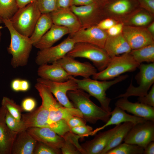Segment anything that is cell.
Here are the masks:
<instances>
[{"label":"cell","mask_w":154,"mask_h":154,"mask_svg":"<svg viewBox=\"0 0 154 154\" xmlns=\"http://www.w3.org/2000/svg\"><path fill=\"white\" fill-rule=\"evenodd\" d=\"M68 97L71 102L81 113L83 118L91 123L98 120L106 123L109 119L111 112H108L93 102L90 95L80 89L69 91Z\"/></svg>","instance_id":"obj_2"},{"label":"cell","mask_w":154,"mask_h":154,"mask_svg":"<svg viewBox=\"0 0 154 154\" xmlns=\"http://www.w3.org/2000/svg\"><path fill=\"white\" fill-rule=\"evenodd\" d=\"M5 120L9 128L14 132L18 133L27 129L24 123L21 120H18L15 118L6 109Z\"/></svg>","instance_id":"obj_36"},{"label":"cell","mask_w":154,"mask_h":154,"mask_svg":"<svg viewBox=\"0 0 154 154\" xmlns=\"http://www.w3.org/2000/svg\"><path fill=\"white\" fill-rule=\"evenodd\" d=\"M144 149L137 145L124 142L111 149L105 154H142Z\"/></svg>","instance_id":"obj_33"},{"label":"cell","mask_w":154,"mask_h":154,"mask_svg":"<svg viewBox=\"0 0 154 154\" xmlns=\"http://www.w3.org/2000/svg\"><path fill=\"white\" fill-rule=\"evenodd\" d=\"M146 28L149 32L154 38V21L149 24Z\"/></svg>","instance_id":"obj_52"},{"label":"cell","mask_w":154,"mask_h":154,"mask_svg":"<svg viewBox=\"0 0 154 154\" xmlns=\"http://www.w3.org/2000/svg\"><path fill=\"white\" fill-rule=\"evenodd\" d=\"M138 68L139 72L135 76L139 86H134L132 80L126 92L117 96L116 98H127L131 96L141 97L145 95L154 82V63L140 64Z\"/></svg>","instance_id":"obj_8"},{"label":"cell","mask_w":154,"mask_h":154,"mask_svg":"<svg viewBox=\"0 0 154 154\" xmlns=\"http://www.w3.org/2000/svg\"><path fill=\"white\" fill-rule=\"evenodd\" d=\"M60 149L52 148L41 142L37 141L33 154H59Z\"/></svg>","instance_id":"obj_38"},{"label":"cell","mask_w":154,"mask_h":154,"mask_svg":"<svg viewBox=\"0 0 154 154\" xmlns=\"http://www.w3.org/2000/svg\"><path fill=\"white\" fill-rule=\"evenodd\" d=\"M139 6L154 15V0H138Z\"/></svg>","instance_id":"obj_43"},{"label":"cell","mask_w":154,"mask_h":154,"mask_svg":"<svg viewBox=\"0 0 154 154\" xmlns=\"http://www.w3.org/2000/svg\"><path fill=\"white\" fill-rule=\"evenodd\" d=\"M27 132L37 141L54 149H60L64 143L62 136L48 127H34L27 128Z\"/></svg>","instance_id":"obj_17"},{"label":"cell","mask_w":154,"mask_h":154,"mask_svg":"<svg viewBox=\"0 0 154 154\" xmlns=\"http://www.w3.org/2000/svg\"><path fill=\"white\" fill-rule=\"evenodd\" d=\"M70 33L67 28L53 24L49 30L33 46L40 50L50 47L63 36Z\"/></svg>","instance_id":"obj_26"},{"label":"cell","mask_w":154,"mask_h":154,"mask_svg":"<svg viewBox=\"0 0 154 154\" xmlns=\"http://www.w3.org/2000/svg\"><path fill=\"white\" fill-rule=\"evenodd\" d=\"M144 154H154V141H152L149 143L144 149Z\"/></svg>","instance_id":"obj_49"},{"label":"cell","mask_w":154,"mask_h":154,"mask_svg":"<svg viewBox=\"0 0 154 154\" xmlns=\"http://www.w3.org/2000/svg\"><path fill=\"white\" fill-rule=\"evenodd\" d=\"M72 77L64 82H56L39 78L37 82L46 86L55 97L57 100L63 106L68 108L74 107L67 95L70 91L78 89L77 84Z\"/></svg>","instance_id":"obj_11"},{"label":"cell","mask_w":154,"mask_h":154,"mask_svg":"<svg viewBox=\"0 0 154 154\" xmlns=\"http://www.w3.org/2000/svg\"><path fill=\"white\" fill-rule=\"evenodd\" d=\"M1 104L14 117L18 120H21V112L23 111L21 106L17 104L13 100L5 96L3 97Z\"/></svg>","instance_id":"obj_35"},{"label":"cell","mask_w":154,"mask_h":154,"mask_svg":"<svg viewBox=\"0 0 154 154\" xmlns=\"http://www.w3.org/2000/svg\"><path fill=\"white\" fill-rule=\"evenodd\" d=\"M86 121L83 118L75 116L70 118L67 121L70 129L71 128L86 125Z\"/></svg>","instance_id":"obj_42"},{"label":"cell","mask_w":154,"mask_h":154,"mask_svg":"<svg viewBox=\"0 0 154 154\" xmlns=\"http://www.w3.org/2000/svg\"><path fill=\"white\" fill-rule=\"evenodd\" d=\"M128 77L127 75H122L114 79L108 81L91 79L89 78L78 79L73 77L78 89L88 92L100 102L101 107L106 112L110 113L111 109L110 106L111 99L107 96L106 92L112 86L121 82Z\"/></svg>","instance_id":"obj_4"},{"label":"cell","mask_w":154,"mask_h":154,"mask_svg":"<svg viewBox=\"0 0 154 154\" xmlns=\"http://www.w3.org/2000/svg\"><path fill=\"white\" fill-rule=\"evenodd\" d=\"M73 5V0H57V9L70 8Z\"/></svg>","instance_id":"obj_46"},{"label":"cell","mask_w":154,"mask_h":154,"mask_svg":"<svg viewBox=\"0 0 154 154\" xmlns=\"http://www.w3.org/2000/svg\"><path fill=\"white\" fill-rule=\"evenodd\" d=\"M6 108L0 107V154H11L14 141L18 133L11 131L5 120Z\"/></svg>","instance_id":"obj_21"},{"label":"cell","mask_w":154,"mask_h":154,"mask_svg":"<svg viewBox=\"0 0 154 154\" xmlns=\"http://www.w3.org/2000/svg\"><path fill=\"white\" fill-rule=\"evenodd\" d=\"M73 58H82L93 63L99 71L104 70L110 61L111 58L103 48L85 42H77L66 55Z\"/></svg>","instance_id":"obj_7"},{"label":"cell","mask_w":154,"mask_h":154,"mask_svg":"<svg viewBox=\"0 0 154 154\" xmlns=\"http://www.w3.org/2000/svg\"><path fill=\"white\" fill-rule=\"evenodd\" d=\"M134 59L140 64L143 62H154V44L132 50L129 53Z\"/></svg>","instance_id":"obj_32"},{"label":"cell","mask_w":154,"mask_h":154,"mask_svg":"<svg viewBox=\"0 0 154 154\" xmlns=\"http://www.w3.org/2000/svg\"><path fill=\"white\" fill-rule=\"evenodd\" d=\"M41 14L36 1L19 8L10 20L17 32L30 37Z\"/></svg>","instance_id":"obj_5"},{"label":"cell","mask_w":154,"mask_h":154,"mask_svg":"<svg viewBox=\"0 0 154 154\" xmlns=\"http://www.w3.org/2000/svg\"><path fill=\"white\" fill-rule=\"evenodd\" d=\"M139 7L138 0H105L103 7L106 18L123 23Z\"/></svg>","instance_id":"obj_10"},{"label":"cell","mask_w":154,"mask_h":154,"mask_svg":"<svg viewBox=\"0 0 154 154\" xmlns=\"http://www.w3.org/2000/svg\"><path fill=\"white\" fill-rule=\"evenodd\" d=\"M134 125L133 123L130 122L120 124L101 154H105L109 150L120 144Z\"/></svg>","instance_id":"obj_30"},{"label":"cell","mask_w":154,"mask_h":154,"mask_svg":"<svg viewBox=\"0 0 154 154\" xmlns=\"http://www.w3.org/2000/svg\"><path fill=\"white\" fill-rule=\"evenodd\" d=\"M53 25L49 13L41 14L29 37L33 45L36 43L49 30Z\"/></svg>","instance_id":"obj_29"},{"label":"cell","mask_w":154,"mask_h":154,"mask_svg":"<svg viewBox=\"0 0 154 154\" xmlns=\"http://www.w3.org/2000/svg\"><path fill=\"white\" fill-rule=\"evenodd\" d=\"M36 104V102L34 98L28 97L23 100L21 107L23 111L30 112L35 109Z\"/></svg>","instance_id":"obj_41"},{"label":"cell","mask_w":154,"mask_h":154,"mask_svg":"<svg viewBox=\"0 0 154 154\" xmlns=\"http://www.w3.org/2000/svg\"><path fill=\"white\" fill-rule=\"evenodd\" d=\"M64 139V143L61 148V153L63 154H84L82 146L78 140L80 136L70 131L62 136Z\"/></svg>","instance_id":"obj_31"},{"label":"cell","mask_w":154,"mask_h":154,"mask_svg":"<svg viewBox=\"0 0 154 154\" xmlns=\"http://www.w3.org/2000/svg\"><path fill=\"white\" fill-rule=\"evenodd\" d=\"M115 106L134 116L147 120L154 121V107L142 103H133L127 98H120L116 102Z\"/></svg>","instance_id":"obj_19"},{"label":"cell","mask_w":154,"mask_h":154,"mask_svg":"<svg viewBox=\"0 0 154 154\" xmlns=\"http://www.w3.org/2000/svg\"><path fill=\"white\" fill-rule=\"evenodd\" d=\"M37 142L26 130L23 131L17 134L11 154H33Z\"/></svg>","instance_id":"obj_25"},{"label":"cell","mask_w":154,"mask_h":154,"mask_svg":"<svg viewBox=\"0 0 154 154\" xmlns=\"http://www.w3.org/2000/svg\"><path fill=\"white\" fill-rule=\"evenodd\" d=\"M57 62L69 75L74 77L89 78L97 72L96 68L90 63L81 62L67 55Z\"/></svg>","instance_id":"obj_15"},{"label":"cell","mask_w":154,"mask_h":154,"mask_svg":"<svg viewBox=\"0 0 154 154\" xmlns=\"http://www.w3.org/2000/svg\"><path fill=\"white\" fill-rule=\"evenodd\" d=\"M53 24L68 29L71 36L82 28L76 15L70 8L57 9L49 13Z\"/></svg>","instance_id":"obj_18"},{"label":"cell","mask_w":154,"mask_h":154,"mask_svg":"<svg viewBox=\"0 0 154 154\" xmlns=\"http://www.w3.org/2000/svg\"><path fill=\"white\" fill-rule=\"evenodd\" d=\"M103 48L111 58L129 53L132 50L122 33L116 36H108Z\"/></svg>","instance_id":"obj_27"},{"label":"cell","mask_w":154,"mask_h":154,"mask_svg":"<svg viewBox=\"0 0 154 154\" xmlns=\"http://www.w3.org/2000/svg\"><path fill=\"white\" fill-rule=\"evenodd\" d=\"M2 22V18H1L0 17V24Z\"/></svg>","instance_id":"obj_54"},{"label":"cell","mask_w":154,"mask_h":154,"mask_svg":"<svg viewBox=\"0 0 154 154\" xmlns=\"http://www.w3.org/2000/svg\"><path fill=\"white\" fill-rule=\"evenodd\" d=\"M120 124L108 130L99 133L92 139L84 143L82 146L84 154H101Z\"/></svg>","instance_id":"obj_20"},{"label":"cell","mask_w":154,"mask_h":154,"mask_svg":"<svg viewBox=\"0 0 154 154\" xmlns=\"http://www.w3.org/2000/svg\"><path fill=\"white\" fill-rule=\"evenodd\" d=\"M123 141L144 149L149 143L154 141V121L147 120L134 125Z\"/></svg>","instance_id":"obj_13"},{"label":"cell","mask_w":154,"mask_h":154,"mask_svg":"<svg viewBox=\"0 0 154 154\" xmlns=\"http://www.w3.org/2000/svg\"><path fill=\"white\" fill-rule=\"evenodd\" d=\"M35 87L42 99V104L49 112L47 122L48 127L53 130L58 122L61 120H64L67 121L70 118L75 116L83 118L81 113L76 108H66L62 106L43 84L37 82Z\"/></svg>","instance_id":"obj_1"},{"label":"cell","mask_w":154,"mask_h":154,"mask_svg":"<svg viewBox=\"0 0 154 154\" xmlns=\"http://www.w3.org/2000/svg\"><path fill=\"white\" fill-rule=\"evenodd\" d=\"M19 8L23 7L27 5L35 2L37 0H16Z\"/></svg>","instance_id":"obj_50"},{"label":"cell","mask_w":154,"mask_h":154,"mask_svg":"<svg viewBox=\"0 0 154 154\" xmlns=\"http://www.w3.org/2000/svg\"><path fill=\"white\" fill-rule=\"evenodd\" d=\"M69 36L75 43H88L102 48H104L108 36L106 31L100 29L97 25L86 28H81Z\"/></svg>","instance_id":"obj_16"},{"label":"cell","mask_w":154,"mask_h":154,"mask_svg":"<svg viewBox=\"0 0 154 154\" xmlns=\"http://www.w3.org/2000/svg\"><path fill=\"white\" fill-rule=\"evenodd\" d=\"M49 114L48 110L41 104L32 111L22 115L21 120L27 129L34 127H48Z\"/></svg>","instance_id":"obj_24"},{"label":"cell","mask_w":154,"mask_h":154,"mask_svg":"<svg viewBox=\"0 0 154 154\" xmlns=\"http://www.w3.org/2000/svg\"><path fill=\"white\" fill-rule=\"evenodd\" d=\"M122 34L132 50L154 44V38L146 27L124 25Z\"/></svg>","instance_id":"obj_14"},{"label":"cell","mask_w":154,"mask_h":154,"mask_svg":"<svg viewBox=\"0 0 154 154\" xmlns=\"http://www.w3.org/2000/svg\"><path fill=\"white\" fill-rule=\"evenodd\" d=\"M105 0H100L83 6L73 5L70 9L76 15L82 26L86 28L97 25L106 18L103 9Z\"/></svg>","instance_id":"obj_9"},{"label":"cell","mask_w":154,"mask_h":154,"mask_svg":"<svg viewBox=\"0 0 154 154\" xmlns=\"http://www.w3.org/2000/svg\"><path fill=\"white\" fill-rule=\"evenodd\" d=\"M110 116H110L108 121L104 125L93 130L89 134V136L94 135L99 131L112 125H117L122 123L127 122H131L135 125L147 120L141 117L128 114L124 110L116 106L114 110L111 112Z\"/></svg>","instance_id":"obj_23"},{"label":"cell","mask_w":154,"mask_h":154,"mask_svg":"<svg viewBox=\"0 0 154 154\" xmlns=\"http://www.w3.org/2000/svg\"><path fill=\"white\" fill-rule=\"evenodd\" d=\"M57 0H37L38 8L41 14L50 13L57 9Z\"/></svg>","instance_id":"obj_37"},{"label":"cell","mask_w":154,"mask_h":154,"mask_svg":"<svg viewBox=\"0 0 154 154\" xmlns=\"http://www.w3.org/2000/svg\"><path fill=\"white\" fill-rule=\"evenodd\" d=\"M154 15L139 7L124 22V25L146 27L154 21Z\"/></svg>","instance_id":"obj_28"},{"label":"cell","mask_w":154,"mask_h":154,"mask_svg":"<svg viewBox=\"0 0 154 154\" xmlns=\"http://www.w3.org/2000/svg\"><path fill=\"white\" fill-rule=\"evenodd\" d=\"M139 102L154 107V85H153L151 90L145 95L139 97L138 98Z\"/></svg>","instance_id":"obj_40"},{"label":"cell","mask_w":154,"mask_h":154,"mask_svg":"<svg viewBox=\"0 0 154 154\" xmlns=\"http://www.w3.org/2000/svg\"><path fill=\"white\" fill-rule=\"evenodd\" d=\"M100 0H73V5L83 6L90 4Z\"/></svg>","instance_id":"obj_47"},{"label":"cell","mask_w":154,"mask_h":154,"mask_svg":"<svg viewBox=\"0 0 154 154\" xmlns=\"http://www.w3.org/2000/svg\"><path fill=\"white\" fill-rule=\"evenodd\" d=\"M118 23L112 19L107 18L101 21L97 25L102 29L106 31Z\"/></svg>","instance_id":"obj_45"},{"label":"cell","mask_w":154,"mask_h":154,"mask_svg":"<svg viewBox=\"0 0 154 154\" xmlns=\"http://www.w3.org/2000/svg\"><path fill=\"white\" fill-rule=\"evenodd\" d=\"M19 9L16 0H0V17L10 19Z\"/></svg>","instance_id":"obj_34"},{"label":"cell","mask_w":154,"mask_h":154,"mask_svg":"<svg viewBox=\"0 0 154 154\" xmlns=\"http://www.w3.org/2000/svg\"><path fill=\"white\" fill-rule=\"evenodd\" d=\"M37 74L40 78L56 82L65 81L72 77L68 74L57 61L51 64L40 66Z\"/></svg>","instance_id":"obj_22"},{"label":"cell","mask_w":154,"mask_h":154,"mask_svg":"<svg viewBox=\"0 0 154 154\" xmlns=\"http://www.w3.org/2000/svg\"><path fill=\"white\" fill-rule=\"evenodd\" d=\"M21 80L19 79H16L12 81L11 87L13 91L15 92L20 91Z\"/></svg>","instance_id":"obj_48"},{"label":"cell","mask_w":154,"mask_h":154,"mask_svg":"<svg viewBox=\"0 0 154 154\" xmlns=\"http://www.w3.org/2000/svg\"><path fill=\"white\" fill-rule=\"evenodd\" d=\"M124 25L122 23H118L106 31L108 36H114L122 33Z\"/></svg>","instance_id":"obj_44"},{"label":"cell","mask_w":154,"mask_h":154,"mask_svg":"<svg viewBox=\"0 0 154 154\" xmlns=\"http://www.w3.org/2000/svg\"><path fill=\"white\" fill-rule=\"evenodd\" d=\"M2 28V27L1 26H0V43L1 41V29Z\"/></svg>","instance_id":"obj_53"},{"label":"cell","mask_w":154,"mask_h":154,"mask_svg":"<svg viewBox=\"0 0 154 154\" xmlns=\"http://www.w3.org/2000/svg\"><path fill=\"white\" fill-rule=\"evenodd\" d=\"M70 130L72 132L80 136V138H82L88 136L93 129L92 127L86 124L71 128Z\"/></svg>","instance_id":"obj_39"},{"label":"cell","mask_w":154,"mask_h":154,"mask_svg":"<svg viewBox=\"0 0 154 154\" xmlns=\"http://www.w3.org/2000/svg\"><path fill=\"white\" fill-rule=\"evenodd\" d=\"M140 64L129 53H124L112 58L106 68L93 75L92 78L100 80L112 79L126 72L135 70Z\"/></svg>","instance_id":"obj_6"},{"label":"cell","mask_w":154,"mask_h":154,"mask_svg":"<svg viewBox=\"0 0 154 154\" xmlns=\"http://www.w3.org/2000/svg\"><path fill=\"white\" fill-rule=\"evenodd\" d=\"M75 44L73 39L69 36L56 45L39 51L35 62L40 66L57 61L66 55L72 49Z\"/></svg>","instance_id":"obj_12"},{"label":"cell","mask_w":154,"mask_h":154,"mask_svg":"<svg viewBox=\"0 0 154 154\" xmlns=\"http://www.w3.org/2000/svg\"><path fill=\"white\" fill-rule=\"evenodd\" d=\"M30 88L29 82L26 80H21L20 91L25 92L29 90Z\"/></svg>","instance_id":"obj_51"},{"label":"cell","mask_w":154,"mask_h":154,"mask_svg":"<svg viewBox=\"0 0 154 154\" xmlns=\"http://www.w3.org/2000/svg\"><path fill=\"white\" fill-rule=\"evenodd\" d=\"M2 20L10 35L11 42L7 50L12 56L11 65L15 68L26 65L33 46L29 37L17 32L13 27L10 19H2Z\"/></svg>","instance_id":"obj_3"}]
</instances>
